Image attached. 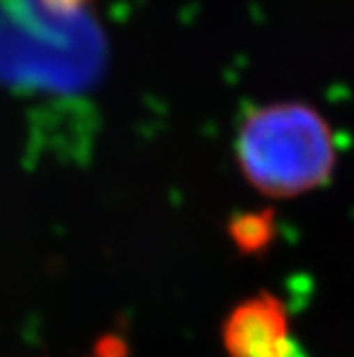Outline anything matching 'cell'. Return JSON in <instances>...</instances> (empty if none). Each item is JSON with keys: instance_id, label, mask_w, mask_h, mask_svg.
<instances>
[{"instance_id": "obj_4", "label": "cell", "mask_w": 354, "mask_h": 357, "mask_svg": "<svg viewBox=\"0 0 354 357\" xmlns=\"http://www.w3.org/2000/svg\"><path fill=\"white\" fill-rule=\"evenodd\" d=\"M92 357H131V349H128V342L122 336L105 334L96 340Z\"/></svg>"}, {"instance_id": "obj_3", "label": "cell", "mask_w": 354, "mask_h": 357, "mask_svg": "<svg viewBox=\"0 0 354 357\" xmlns=\"http://www.w3.org/2000/svg\"><path fill=\"white\" fill-rule=\"evenodd\" d=\"M229 236L243 255L267 252L275 238L273 212H246L235 216L229 225Z\"/></svg>"}, {"instance_id": "obj_1", "label": "cell", "mask_w": 354, "mask_h": 357, "mask_svg": "<svg viewBox=\"0 0 354 357\" xmlns=\"http://www.w3.org/2000/svg\"><path fill=\"white\" fill-rule=\"evenodd\" d=\"M235 154L246 182L273 199L299 197L325 186L337 165L331 124L301 101L250 112L237 131Z\"/></svg>"}, {"instance_id": "obj_2", "label": "cell", "mask_w": 354, "mask_h": 357, "mask_svg": "<svg viewBox=\"0 0 354 357\" xmlns=\"http://www.w3.org/2000/svg\"><path fill=\"white\" fill-rule=\"evenodd\" d=\"M229 357H305L295 340L286 304L269 291L241 300L222 323Z\"/></svg>"}]
</instances>
